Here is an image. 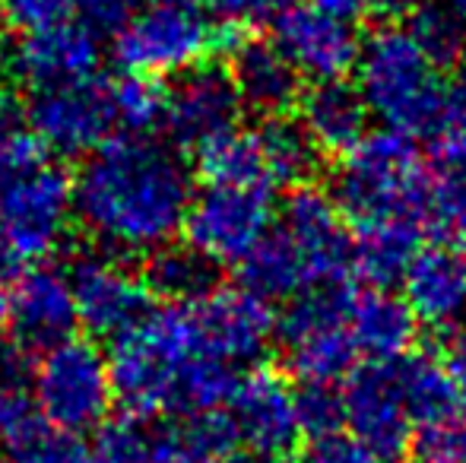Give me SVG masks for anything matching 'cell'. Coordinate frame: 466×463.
I'll return each instance as SVG.
<instances>
[{
  "label": "cell",
  "mask_w": 466,
  "mask_h": 463,
  "mask_svg": "<svg viewBox=\"0 0 466 463\" xmlns=\"http://www.w3.org/2000/svg\"><path fill=\"white\" fill-rule=\"evenodd\" d=\"M194 175L159 136H111L74 175V216L102 251L153 257L185 232Z\"/></svg>",
  "instance_id": "cell-1"
},
{
  "label": "cell",
  "mask_w": 466,
  "mask_h": 463,
  "mask_svg": "<svg viewBox=\"0 0 466 463\" xmlns=\"http://www.w3.org/2000/svg\"><path fill=\"white\" fill-rule=\"evenodd\" d=\"M352 267V235L330 194L295 187L277 226L241 264L245 289L267 298H299L343 283Z\"/></svg>",
  "instance_id": "cell-2"
},
{
  "label": "cell",
  "mask_w": 466,
  "mask_h": 463,
  "mask_svg": "<svg viewBox=\"0 0 466 463\" xmlns=\"http://www.w3.org/2000/svg\"><path fill=\"white\" fill-rule=\"evenodd\" d=\"M207 356L190 305L147 311L134 327L111 340L108 368L115 403H121L124 416L134 419H156L159 413H168L181 375Z\"/></svg>",
  "instance_id": "cell-3"
},
{
  "label": "cell",
  "mask_w": 466,
  "mask_h": 463,
  "mask_svg": "<svg viewBox=\"0 0 466 463\" xmlns=\"http://www.w3.org/2000/svg\"><path fill=\"white\" fill-rule=\"evenodd\" d=\"M356 89L369 115L403 136L429 134L451 93L444 86V70L425 55L403 23H380L362 38Z\"/></svg>",
  "instance_id": "cell-4"
},
{
  "label": "cell",
  "mask_w": 466,
  "mask_h": 463,
  "mask_svg": "<svg viewBox=\"0 0 466 463\" xmlns=\"http://www.w3.org/2000/svg\"><path fill=\"white\" fill-rule=\"evenodd\" d=\"M241 38L238 25L216 19L203 0H149L111 38V55L124 74L159 80L203 67L216 55L228 57Z\"/></svg>",
  "instance_id": "cell-5"
},
{
  "label": "cell",
  "mask_w": 466,
  "mask_h": 463,
  "mask_svg": "<svg viewBox=\"0 0 466 463\" xmlns=\"http://www.w3.org/2000/svg\"><path fill=\"white\" fill-rule=\"evenodd\" d=\"M431 168L412 136L380 130L369 134L333 172L330 197L352 229L410 219L419 223Z\"/></svg>",
  "instance_id": "cell-6"
},
{
  "label": "cell",
  "mask_w": 466,
  "mask_h": 463,
  "mask_svg": "<svg viewBox=\"0 0 466 463\" xmlns=\"http://www.w3.org/2000/svg\"><path fill=\"white\" fill-rule=\"evenodd\" d=\"M74 178L61 166H38L0 185V251L13 264H42L74 229Z\"/></svg>",
  "instance_id": "cell-7"
},
{
  "label": "cell",
  "mask_w": 466,
  "mask_h": 463,
  "mask_svg": "<svg viewBox=\"0 0 466 463\" xmlns=\"http://www.w3.org/2000/svg\"><path fill=\"white\" fill-rule=\"evenodd\" d=\"M29 390L38 416L70 435L98 432L115 407L108 356L83 337H70L42 352Z\"/></svg>",
  "instance_id": "cell-8"
},
{
  "label": "cell",
  "mask_w": 466,
  "mask_h": 463,
  "mask_svg": "<svg viewBox=\"0 0 466 463\" xmlns=\"http://www.w3.org/2000/svg\"><path fill=\"white\" fill-rule=\"evenodd\" d=\"M286 365L301 384H337L356 371L359 349L350 334V289L333 286L299 296L277 321Z\"/></svg>",
  "instance_id": "cell-9"
},
{
  "label": "cell",
  "mask_w": 466,
  "mask_h": 463,
  "mask_svg": "<svg viewBox=\"0 0 466 463\" xmlns=\"http://www.w3.org/2000/svg\"><path fill=\"white\" fill-rule=\"evenodd\" d=\"M277 226L270 187L207 185L187 210V245L216 267H241Z\"/></svg>",
  "instance_id": "cell-10"
},
{
  "label": "cell",
  "mask_w": 466,
  "mask_h": 463,
  "mask_svg": "<svg viewBox=\"0 0 466 463\" xmlns=\"http://www.w3.org/2000/svg\"><path fill=\"white\" fill-rule=\"evenodd\" d=\"M25 124L42 149L64 159H89L111 140L117 121L111 106L108 80H83L67 86L32 93L25 106Z\"/></svg>",
  "instance_id": "cell-11"
},
{
  "label": "cell",
  "mask_w": 466,
  "mask_h": 463,
  "mask_svg": "<svg viewBox=\"0 0 466 463\" xmlns=\"http://www.w3.org/2000/svg\"><path fill=\"white\" fill-rule=\"evenodd\" d=\"M102 38L74 23L45 32H16L0 45V76L29 93L83 83L98 76Z\"/></svg>",
  "instance_id": "cell-12"
},
{
  "label": "cell",
  "mask_w": 466,
  "mask_h": 463,
  "mask_svg": "<svg viewBox=\"0 0 466 463\" xmlns=\"http://www.w3.org/2000/svg\"><path fill=\"white\" fill-rule=\"evenodd\" d=\"M238 441L260 463H289L301 454V422L295 390L286 375L273 368H251L241 375L228 403Z\"/></svg>",
  "instance_id": "cell-13"
},
{
  "label": "cell",
  "mask_w": 466,
  "mask_h": 463,
  "mask_svg": "<svg viewBox=\"0 0 466 463\" xmlns=\"http://www.w3.org/2000/svg\"><path fill=\"white\" fill-rule=\"evenodd\" d=\"M67 273L74 286L76 315L93 337L115 340L149 311L147 279L127 264V257L96 247V251L76 254Z\"/></svg>",
  "instance_id": "cell-14"
},
{
  "label": "cell",
  "mask_w": 466,
  "mask_h": 463,
  "mask_svg": "<svg viewBox=\"0 0 466 463\" xmlns=\"http://www.w3.org/2000/svg\"><path fill=\"white\" fill-rule=\"evenodd\" d=\"M190 315L203 349L232 368L258 365L277 340L279 317L273 315L267 298L254 296L245 286H219L207 298L190 305Z\"/></svg>",
  "instance_id": "cell-15"
},
{
  "label": "cell",
  "mask_w": 466,
  "mask_h": 463,
  "mask_svg": "<svg viewBox=\"0 0 466 463\" xmlns=\"http://www.w3.org/2000/svg\"><path fill=\"white\" fill-rule=\"evenodd\" d=\"M273 45L289 57L301 80L337 83L356 70L362 55V38L356 23H346L314 4H292L273 23Z\"/></svg>",
  "instance_id": "cell-16"
},
{
  "label": "cell",
  "mask_w": 466,
  "mask_h": 463,
  "mask_svg": "<svg viewBox=\"0 0 466 463\" xmlns=\"http://www.w3.org/2000/svg\"><path fill=\"white\" fill-rule=\"evenodd\" d=\"M245 112L232 76L219 64H203L187 74L175 76L166 89V134L172 146L200 149L209 140L238 127Z\"/></svg>",
  "instance_id": "cell-17"
},
{
  "label": "cell",
  "mask_w": 466,
  "mask_h": 463,
  "mask_svg": "<svg viewBox=\"0 0 466 463\" xmlns=\"http://www.w3.org/2000/svg\"><path fill=\"white\" fill-rule=\"evenodd\" d=\"M346 428L380 463L400 460L412 445V419L397 388L393 362H371L356 368L343 384Z\"/></svg>",
  "instance_id": "cell-18"
},
{
  "label": "cell",
  "mask_w": 466,
  "mask_h": 463,
  "mask_svg": "<svg viewBox=\"0 0 466 463\" xmlns=\"http://www.w3.org/2000/svg\"><path fill=\"white\" fill-rule=\"evenodd\" d=\"M76 324H80V315H76L70 273L51 260L23 267L10 289L13 343L42 356L57 343L70 340Z\"/></svg>",
  "instance_id": "cell-19"
},
{
  "label": "cell",
  "mask_w": 466,
  "mask_h": 463,
  "mask_svg": "<svg viewBox=\"0 0 466 463\" xmlns=\"http://www.w3.org/2000/svg\"><path fill=\"white\" fill-rule=\"evenodd\" d=\"M228 76H232L238 99L245 108L270 117H286L292 108L301 106V76L299 70L289 64V57L273 45V38H241L235 51L228 55L226 64Z\"/></svg>",
  "instance_id": "cell-20"
},
{
  "label": "cell",
  "mask_w": 466,
  "mask_h": 463,
  "mask_svg": "<svg viewBox=\"0 0 466 463\" xmlns=\"http://www.w3.org/2000/svg\"><path fill=\"white\" fill-rule=\"evenodd\" d=\"M403 298L416 321L457 327L466 315V254L448 245L422 247L403 277Z\"/></svg>",
  "instance_id": "cell-21"
},
{
  "label": "cell",
  "mask_w": 466,
  "mask_h": 463,
  "mask_svg": "<svg viewBox=\"0 0 466 463\" xmlns=\"http://www.w3.org/2000/svg\"><path fill=\"white\" fill-rule=\"evenodd\" d=\"M416 327L419 321L403 296L378 286L350 292V334L359 356H369L371 362H397L410 356Z\"/></svg>",
  "instance_id": "cell-22"
},
{
  "label": "cell",
  "mask_w": 466,
  "mask_h": 463,
  "mask_svg": "<svg viewBox=\"0 0 466 463\" xmlns=\"http://www.w3.org/2000/svg\"><path fill=\"white\" fill-rule=\"evenodd\" d=\"M301 127L311 136L318 153L350 156L369 136V106L356 86L346 80L318 83L301 96Z\"/></svg>",
  "instance_id": "cell-23"
},
{
  "label": "cell",
  "mask_w": 466,
  "mask_h": 463,
  "mask_svg": "<svg viewBox=\"0 0 466 463\" xmlns=\"http://www.w3.org/2000/svg\"><path fill=\"white\" fill-rule=\"evenodd\" d=\"M397 388L403 394L406 413L416 428H435L454 419L463 407V397L451 375L448 362H438L429 352H410L393 362Z\"/></svg>",
  "instance_id": "cell-24"
},
{
  "label": "cell",
  "mask_w": 466,
  "mask_h": 463,
  "mask_svg": "<svg viewBox=\"0 0 466 463\" xmlns=\"http://www.w3.org/2000/svg\"><path fill=\"white\" fill-rule=\"evenodd\" d=\"M422 226L410 219H393V223H374L352 229V267L359 277H365L371 286L384 289L393 279H403L412 267L416 254L422 251Z\"/></svg>",
  "instance_id": "cell-25"
},
{
  "label": "cell",
  "mask_w": 466,
  "mask_h": 463,
  "mask_svg": "<svg viewBox=\"0 0 466 463\" xmlns=\"http://www.w3.org/2000/svg\"><path fill=\"white\" fill-rule=\"evenodd\" d=\"M93 463H178L172 419L117 416L96 432Z\"/></svg>",
  "instance_id": "cell-26"
},
{
  "label": "cell",
  "mask_w": 466,
  "mask_h": 463,
  "mask_svg": "<svg viewBox=\"0 0 466 463\" xmlns=\"http://www.w3.org/2000/svg\"><path fill=\"white\" fill-rule=\"evenodd\" d=\"M194 156H197V172L203 175L207 185L270 187V191H277L270 181V172H267L258 127L228 130V134L209 140L207 146H200Z\"/></svg>",
  "instance_id": "cell-27"
},
{
  "label": "cell",
  "mask_w": 466,
  "mask_h": 463,
  "mask_svg": "<svg viewBox=\"0 0 466 463\" xmlns=\"http://www.w3.org/2000/svg\"><path fill=\"white\" fill-rule=\"evenodd\" d=\"M143 279H147L149 296L166 298L168 305H197L209 292L219 289L216 264L190 245H168L147 257Z\"/></svg>",
  "instance_id": "cell-28"
},
{
  "label": "cell",
  "mask_w": 466,
  "mask_h": 463,
  "mask_svg": "<svg viewBox=\"0 0 466 463\" xmlns=\"http://www.w3.org/2000/svg\"><path fill=\"white\" fill-rule=\"evenodd\" d=\"M258 136L273 187H305L318 168V146L305 127L289 117H270L258 127Z\"/></svg>",
  "instance_id": "cell-29"
},
{
  "label": "cell",
  "mask_w": 466,
  "mask_h": 463,
  "mask_svg": "<svg viewBox=\"0 0 466 463\" xmlns=\"http://www.w3.org/2000/svg\"><path fill=\"white\" fill-rule=\"evenodd\" d=\"M425 235L435 245H448L463 251L466 247V168H438L431 172L429 191L419 216Z\"/></svg>",
  "instance_id": "cell-30"
},
{
  "label": "cell",
  "mask_w": 466,
  "mask_h": 463,
  "mask_svg": "<svg viewBox=\"0 0 466 463\" xmlns=\"http://www.w3.org/2000/svg\"><path fill=\"white\" fill-rule=\"evenodd\" d=\"M410 32L441 70L454 67L466 55V16L454 0H429L412 10Z\"/></svg>",
  "instance_id": "cell-31"
},
{
  "label": "cell",
  "mask_w": 466,
  "mask_h": 463,
  "mask_svg": "<svg viewBox=\"0 0 466 463\" xmlns=\"http://www.w3.org/2000/svg\"><path fill=\"white\" fill-rule=\"evenodd\" d=\"M111 106H115V121L134 136H149L156 127L166 124V89L159 80L149 76H130L111 80Z\"/></svg>",
  "instance_id": "cell-32"
},
{
  "label": "cell",
  "mask_w": 466,
  "mask_h": 463,
  "mask_svg": "<svg viewBox=\"0 0 466 463\" xmlns=\"http://www.w3.org/2000/svg\"><path fill=\"white\" fill-rule=\"evenodd\" d=\"M6 463H93V451L80 435H70L45 422L42 416L29 422L4 451Z\"/></svg>",
  "instance_id": "cell-33"
},
{
  "label": "cell",
  "mask_w": 466,
  "mask_h": 463,
  "mask_svg": "<svg viewBox=\"0 0 466 463\" xmlns=\"http://www.w3.org/2000/svg\"><path fill=\"white\" fill-rule=\"evenodd\" d=\"M45 159L42 143L32 136L25 112L13 102V96L0 93V185L10 175L32 168Z\"/></svg>",
  "instance_id": "cell-34"
},
{
  "label": "cell",
  "mask_w": 466,
  "mask_h": 463,
  "mask_svg": "<svg viewBox=\"0 0 466 463\" xmlns=\"http://www.w3.org/2000/svg\"><path fill=\"white\" fill-rule=\"evenodd\" d=\"M425 136L441 168H466V83L451 89L441 115Z\"/></svg>",
  "instance_id": "cell-35"
},
{
  "label": "cell",
  "mask_w": 466,
  "mask_h": 463,
  "mask_svg": "<svg viewBox=\"0 0 466 463\" xmlns=\"http://www.w3.org/2000/svg\"><path fill=\"white\" fill-rule=\"evenodd\" d=\"M295 403H299L301 432L308 438L343 432V390L330 388V384H301V390H295Z\"/></svg>",
  "instance_id": "cell-36"
},
{
  "label": "cell",
  "mask_w": 466,
  "mask_h": 463,
  "mask_svg": "<svg viewBox=\"0 0 466 463\" xmlns=\"http://www.w3.org/2000/svg\"><path fill=\"white\" fill-rule=\"evenodd\" d=\"M4 19L16 32H45L76 19L74 0H4Z\"/></svg>",
  "instance_id": "cell-37"
},
{
  "label": "cell",
  "mask_w": 466,
  "mask_h": 463,
  "mask_svg": "<svg viewBox=\"0 0 466 463\" xmlns=\"http://www.w3.org/2000/svg\"><path fill=\"white\" fill-rule=\"evenodd\" d=\"M419 463H466V413L419 432Z\"/></svg>",
  "instance_id": "cell-38"
},
{
  "label": "cell",
  "mask_w": 466,
  "mask_h": 463,
  "mask_svg": "<svg viewBox=\"0 0 466 463\" xmlns=\"http://www.w3.org/2000/svg\"><path fill=\"white\" fill-rule=\"evenodd\" d=\"M299 463H380L356 435L330 432L320 438H308V445L301 448Z\"/></svg>",
  "instance_id": "cell-39"
},
{
  "label": "cell",
  "mask_w": 466,
  "mask_h": 463,
  "mask_svg": "<svg viewBox=\"0 0 466 463\" xmlns=\"http://www.w3.org/2000/svg\"><path fill=\"white\" fill-rule=\"evenodd\" d=\"M74 10L76 23L86 25L96 38H115L137 13V0H74Z\"/></svg>",
  "instance_id": "cell-40"
},
{
  "label": "cell",
  "mask_w": 466,
  "mask_h": 463,
  "mask_svg": "<svg viewBox=\"0 0 466 463\" xmlns=\"http://www.w3.org/2000/svg\"><path fill=\"white\" fill-rule=\"evenodd\" d=\"M203 4L213 10L216 19L228 25H245V23H267V19H277L295 0H203Z\"/></svg>",
  "instance_id": "cell-41"
},
{
  "label": "cell",
  "mask_w": 466,
  "mask_h": 463,
  "mask_svg": "<svg viewBox=\"0 0 466 463\" xmlns=\"http://www.w3.org/2000/svg\"><path fill=\"white\" fill-rule=\"evenodd\" d=\"M32 352H25L19 343H0V390H29L32 388Z\"/></svg>",
  "instance_id": "cell-42"
},
{
  "label": "cell",
  "mask_w": 466,
  "mask_h": 463,
  "mask_svg": "<svg viewBox=\"0 0 466 463\" xmlns=\"http://www.w3.org/2000/svg\"><path fill=\"white\" fill-rule=\"evenodd\" d=\"M448 368L457 381V390H461L463 403H466V324L454 330L451 337V347H448Z\"/></svg>",
  "instance_id": "cell-43"
},
{
  "label": "cell",
  "mask_w": 466,
  "mask_h": 463,
  "mask_svg": "<svg viewBox=\"0 0 466 463\" xmlns=\"http://www.w3.org/2000/svg\"><path fill=\"white\" fill-rule=\"evenodd\" d=\"M318 10L330 13L337 19H346V23H356L359 16L371 10V0H311Z\"/></svg>",
  "instance_id": "cell-44"
},
{
  "label": "cell",
  "mask_w": 466,
  "mask_h": 463,
  "mask_svg": "<svg viewBox=\"0 0 466 463\" xmlns=\"http://www.w3.org/2000/svg\"><path fill=\"white\" fill-rule=\"evenodd\" d=\"M6 330H10V292L0 286V343H4Z\"/></svg>",
  "instance_id": "cell-45"
},
{
  "label": "cell",
  "mask_w": 466,
  "mask_h": 463,
  "mask_svg": "<svg viewBox=\"0 0 466 463\" xmlns=\"http://www.w3.org/2000/svg\"><path fill=\"white\" fill-rule=\"evenodd\" d=\"M371 6L387 10V13H397V10H412V6H419V0H371Z\"/></svg>",
  "instance_id": "cell-46"
},
{
  "label": "cell",
  "mask_w": 466,
  "mask_h": 463,
  "mask_svg": "<svg viewBox=\"0 0 466 463\" xmlns=\"http://www.w3.org/2000/svg\"><path fill=\"white\" fill-rule=\"evenodd\" d=\"M219 463H260L258 458H251V454H232V458L219 460Z\"/></svg>",
  "instance_id": "cell-47"
},
{
  "label": "cell",
  "mask_w": 466,
  "mask_h": 463,
  "mask_svg": "<svg viewBox=\"0 0 466 463\" xmlns=\"http://www.w3.org/2000/svg\"><path fill=\"white\" fill-rule=\"evenodd\" d=\"M6 267H10V260H6V254H4V251H0V273H4V270H6Z\"/></svg>",
  "instance_id": "cell-48"
},
{
  "label": "cell",
  "mask_w": 466,
  "mask_h": 463,
  "mask_svg": "<svg viewBox=\"0 0 466 463\" xmlns=\"http://www.w3.org/2000/svg\"><path fill=\"white\" fill-rule=\"evenodd\" d=\"M454 4H457V10H461L463 16H466V0H454Z\"/></svg>",
  "instance_id": "cell-49"
},
{
  "label": "cell",
  "mask_w": 466,
  "mask_h": 463,
  "mask_svg": "<svg viewBox=\"0 0 466 463\" xmlns=\"http://www.w3.org/2000/svg\"><path fill=\"white\" fill-rule=\"evenodd\" d=\"M0 19H4V0H0Z\"/></svg>",
  "instance_id": "cell-50"
},
{
  "label": "cell",
  "mask_w": 466,
  "mask_h": 463,
  "mask_svg": "<svg viewBox=\"0 0 466 463\" xmlns=\"http://www.w3.org/2000/svg\"><path fill=\"white\" fill-rule=\"evenodd\" d=\"M416 463H419V460H416Z\"/></svg>",
  "instance_id": "cell-51"
}]
</instances>
